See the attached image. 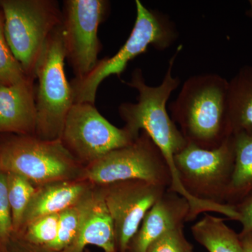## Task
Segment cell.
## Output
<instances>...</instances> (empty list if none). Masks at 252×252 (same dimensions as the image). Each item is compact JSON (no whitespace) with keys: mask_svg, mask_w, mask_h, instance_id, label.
I'll return each mask as SVG.
<instances>
[{"mask_svg":"<svg viewBox=\"0 0 252 252\" xmlns=\"http://www.w3.org/2000/svg\"><path fill=\"white\" fill-rule=\"evenodd\" d=\"M13 233L12 216L7 195V175L0 172V252H7Z\"/></svg>","mask_w":252,"mask_h":252,"instance_id":"23","label":"cell"},{"mask_svg":"<svg viewBox=\"0 0 252 252\" xmlns=\"http://www.w3.org/2000/svg\"><path fill=\"white\" fill-rule=\"evenodd\" d=\"M250 9L249 10L248 12H247V14L250 16V18H252V0L250 1Z\"/></svg>","mask_w":252,"mask_h":252,"instance_id":"28","label":"cell"},{"mask_svg":"<svg viewBox=\"0 0 252 252\" xmlns=\"http://www.w3.org/2000/svg\"><path fill=\"white\" fill-rule=\"evenodd\" d=\"M235 160L225 203L236 205L252 194V136L233 135Z\"/></svg>","mask_w":252,"mask_h":252,"instance_id":"17","label":"cell"},{"mask_svg":"<svg viewBox=\"0 0 252 252\" xmlns=\"http://www.w3.org/2000/svg\"><path fill=\"white\" fill-rule=\"evenodd\" d=\"M93 187L85 182L76 180L54 182L37 187L25 213L20 232L36 219L61 214L74 206L81 201Z\"/></svg>","mask_w":252,"mask_h":252,"instance_id":"15","label":"cell"},{"mask_svg":"<svg viewBox=\"0 0 252 252\" xmlns=\"http://www.w3.org/2000/svg\"><path fill=\"white\" fill-rule=\"evenodd\" d=\"M112 217L117 252H127L144 216L166 192V187L141 180L98 187Z\"/></svg>","mask_w":252,"mask_h":252,"instance_id":"11","label":"cell"},{"mask_svg":"<svg viewBox=\"0 0 252 252\" xmlns=\"http://www.w3.org/2000/svg\"><path fill=\"white\" fill-rule=\"evenodd\" d=\"M65 59L61 23L46 41L35 69V135L42 140H60L74 104L72 87L64 72Z\"/></svg>","mask_w":252,"mask_h":252,"instance_id":"6","label":"cell"},{"mask_svg":"<svg viewBox=\"0 0 252 252\" xmlns=\"http://www.w3.org/2000/svg\"><path fill=\"white\" fill-rule=\"evenodd\" d=\"M135 4V23L124 46L112 57L99 61L85 77L74 78L70 82L74 103L94 104L97 89L104 79L111 75L120 77L128 63L146 52L149 46L166 49L177 39V29L168 16L149 9L140 0H136Z\"/></svg>","mask_w":252,"mask_h":252,"instance_id":"4","label":"cell"},{"mask_svg":"<svg viewBox=\"0 0 252 252\" xmlns=\"http://www.w3.org/2000/svg\"><path fill=\"white\" fill-rule=\"evenodd\" d=\"M190 210L185 198L166 190L146 214L127 252H147L158 239L189 221Z\"/></svg>","mask_w":252,"mask_h":252,"instance_id":"13","label":"cell"},{"mask_svg":"<svg viewBox=\"0 0 252 252\" xmlns=\"http://www.w3.org/2000/svg\"><path fill=\"white\" fill-rule=\"evenodd\" d=\"M3 23L4 19L0 21V88L9 87L32 79L26 74L11 52L5 39Z\"/></svg>","mask_w":252,"mask_h":252,"instance_id":"22","label":"cell"},{"mask_svg":"<svg viewBox=\"0 0 252 252\" xmlns=\"http://www.w3.org/2000/svg\"><path fill=\"white\" fill-rule=\"evenodd\" d=\"M233 136L215 149H204L190 142L175 157L179 178L195 198L225 203L227 190L234 167Z\"/></svg>","mask_w":252,"mask_h":252,"instance_id":"8","label":"cell"},{"mask_svg":"<svg viewBox=\"0 0 252 252\" xmlns=\"http://www.w3.org/2000/svg\"><path fill=\"white\" fill-rule=\"evenodd\" d=\"M147 252H193V248L186 238L183 225L158 239Z\"/></svg>","mask_w":252,"mask_h":252,"instance_id":"24","label":"cell"},{"mask_svg":"<svg viewBox=\"0 0 252 252\" xmlns=\"http://www.w3.org/2000/svg\"><path fill=\"white\" fill-rule=\"evenodd\" d=\"M84 168L61 140L0 135V172L21 176L36 187L79 180Z\"/></svg>","mask_w":252,"mask_h":252,"instance_id":"3","label":"cell"},{"mask_svg":"<svg viewBox=\"0 0 252 252\" xmlns=\"http://www.w3.org/2000/svg\"><path fill=\"white\" fill-rule=\"evenodd\" d=\"M228 109L232 135L252 136V66H244L229 81Z\"/></svg>","mask_w":252,"mask_h":252,"instance_id":"16","label":"cell"},{"mask_svg":"<svg viewBox=\"0 0 252 252\" xmlns=\"http://www.w3.org/2000/svg\"><path fill=\"white\" fill-rule=\"evenodd\" d=\"M5 39L28 77L35 79L36 64L53 31L63 21L57 1L0 0Z\"/></svg>","mask_w":252,"mask_h":252,"instance_id":"5","label":"cell"},{"mask_svg":"<svg viewBox=\"0 0 252 252\" xmlns=\"http://www.w3.org/2000/svg\"><path fill=\"white\" fill-rule=\"evenodd\" d=\"M235 206L243 226L241 232L252 231V194Z\"/></svg>","mask_w":252,"mask_h":252,"instance_id":"25","label":"cell"},{"mask_svg":"<svg viewBox=\"0 0 252 252\" xmlns=\"http://www.w3.org/2000/svg\"></svg>","mask_w":252,"mask_h":252,"instance_id":"30","label":"cell"},{"mask_svg":"<svg viewBox=\"0 0 252 252\" xmlns=\"http://www.w3.org/2000/svg\"><path fill=\"white\" fill-rule=\"evenodd\" d=\"M7 252H51L41 247L31 245L18 236L12 235L8 245Z\"/></svg>","mask_w":252,"mask_h":252,"instance_id":"26","label":"cell"},{"mask_svg":"<svg viewBox=\"0 0 252 252\" xmlns=\"http://www.w3.org/2000/svg\"><path fill=\"white\" fill-rule=\"evenodd\" d=\"M79 180L94 187L130 180L145 181L166 188L171 185L165 159L144 131L132 143L84 167Z\"/></svg>","mask_w":252,"mask_h":252,"instance_id":"7","label":"cell"},{"mask_svg":"<svg viewBox=\"0 0 252 252\" xmlns=\"http://www.w3.org/2000/svg\"><path fill=\"white\" fill-rule=\"evenodd\" d=\"M82 207L77 237L62 252H84L88 245L98 247L104 252H117L114 223L98 187H93L88 192Z\"/></svg>","mask_w":252,"mask_h":252,"instance_id":"12","label":"cell"},{"mask_svg":"<svg viewBox=\"0 0 252 252\" xmlns=\"http://www.w3.org/2000/svg\"><path fill=\"white\" fill-rule=\"evenodd\" d=\"M62 33L66 59L75 78L89 74L98 63L100 51L97 31L105 19L109 2L104 0L64 1Z\"/></svg>","mask_w":252,"mask_h":252,"instance_id":"10","label":"cell"},{"mask_svg":"<svg viewBox=\"0 0 252 252\" xmlns=\"http://www.w3.org/2000/svg\"><path fill=\"white\" fill-rule=\"evenodd\" d=\"M225 219L205 214L191 226L193 238L208 252H243L240 236Z\"/></svg>","mask_w":252,"mask_h":252,"instance_id":"18","label":"cell"},{"mask_svg":"<svg viewBox=\"0 0 252 252\" xmlns=\"http://www.w3.org/2000/svg\"><path fill=\"white\" fill-rule=\"evenodd\" d=\"M60 214L36 219L21 230L19 237L35 246L46 248L56 239L59 228Z\"/></svg>","mask_w":252,"mask_h":252,"instance_id":"21","label":"cell"},{"mask_svg":"<svg viewBox=\"0 0 252 252\" xmlns=\"http://www.w3.org/2000/svg\"><path fill=\"white\" fill-rule=\"evenodd\" d=\"M7 175V195L13 222V235H17L23 224V217L37 187L16 174Z\"/></svg>","mask_w":252,"mask_h":252,"instance_id":"19","label":"cell"},{"mask_svg":"<svg viewBox=\"0 0 252 252\" xmlns=\"http://www.w3.org/2000/svg\"><path fill=\"white\" fill-rule=\"evenodd\" d=\"M3 20V14L2 12H1V9H0V21H2Z\"/></svg>","mask_w":252,"mask_h":252,"instance_id":"29","label":"cell"},{"mask_svg":"<svg viewBox=\"0 0 252 252\" xmlns=\"http://www.w3.org/2000/svg\"><path fill=\"white\" fill-rule=\"evenodd\" d=\"M243 252H252V231L240 232L239 233Z\"/></svg>","mask_w":252,"mask_h":252,"instance_id":"27","label":"cell"},{"mask_svg":"<svg viewBox=\"0 0 252 252\" xmlns=\"http://www.w3.org/2000/svg\"><path fill=\"white\" fill-rule=\"evenodd\" d=\"M34 79L0 88V135H35Z\"/></svg>","mask_w":252,"mask_h":252,"instance_id":"14","label":"cell"},{"mask_svg":"<svg viewBox=\"0 0 252 252\" xmlns=\"http://www.w3.org/2000/svg\"><path fill=\"white\" fill-rule=\"evenodd\" d=\"M137 137L125 127L119 128L111 124L94 104L79 102L69 109L60 140L86 167L109 152L129 145Z\"/></svg>","mask_w":252,"mask_h":252,"instance_id":"9","label":"cell"},{"mask_svg":"<svg viewBox=\"0 0 252 252\" xmlns=\"http://www.w3.org/2000/svg\"><path fill=\"white\" fill-rule=\"evenodd\" d=\"M83 198L74 206L60 214L56 238L50 245L43 248L51 252H62L70 246L77 237L80 225Z\"/></svg>","mask_w":252,"mask_h":252,"instance_id":"20","label":"cell"},{"mask_svg":"<svg viewBox=\"0 0 252 252\" xmlns=\"http://www.w3.org/2000/svg\"><path fill=\"white\" fill-rule=\"evenodd\" d=\"M228 87L229 81L216 74L193 76L184 83L170 110L187 142L215 149L233 135Z\"/></svg>","mask_w":252,"mask_h":252,"instance_id":"2","label":"cell"},{"mask_svg":"<svg viewBox=\"0 0 252 252\" xmlns=\"http://www.w3.org/2000/svg\"><path fill=\"white\" fill-rule=\"evenodd\" d=\"M182 49V46L177 47L170 60L165 77L159 86H149L144 81L142 70L136 69L134 71L130 82L126 84L138 92L137 102L121 104L119 113L126 123V128L131 134L137 137L141 131H144L160 151L171 176V185L168 190L189 198L190 195L179 178L175 164V156L185 148L187 142L169 116L166 107L170 94L180 84V79L174 77L172 72L176 58Z\"/></svg>","mask_w":252,"mask_h":252,"instance_id":"1","label":"cell"}]
</instances>
